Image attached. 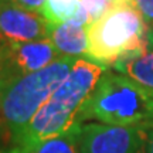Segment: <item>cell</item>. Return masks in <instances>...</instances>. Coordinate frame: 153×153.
Returning a JSON list of instances; mask_svg holds the SVG:
<instances>
[{
  "instance_id": "5b68a950",
  "label": "cell",
  "mask_w": 153,
  "mask_h": 153,
  "mask_svg": "<svg viewBox=\"0 0 153 153\" xmlns=\"http://www.w3.org/2000/svg\"><path fill=\"white\" fill-rule=\"evenodd\" d=\"M148 126L149 122L135 126L82 123L78 153H148Z\"/></svg>"
},
{
  "instance_id": "e0dca14e",
  "label": "cell",
  "mask_w": 153,
  "mask_h": 153,
  "mask_svg": "<svg viewBox=\"0 0 153 153\" xmlns=\"http://www.w3.org/2000/svg\"><path fill=\"white\" fill-rule=\"evenodd\" d=\"M1 48H3V40L0 38V53H1Z\"/></svg>"
},
{
  "instance_id": "52a82bcc",
  "label": "cell",
  "mask_w": 153,
  "mask_h": 153,
  "mask_svg": "<svg viewBox=\"0 0 153 153\" xmlns=\"http://www.w3.org/2000/svg\"><path fill=\"white\" fill-rule=\"evenodd\" d=\"M50 24L40 13L0 0V38L4 43H28L48 38Z\"/></svg>"
},
{
  "instance_id": "7a4b0ae2",
  "label": "cell",
  "mask_w": 153,
  "mask_h": 153,
  "mask_svg": "<svg viewBox=\"0 0 153 153\" xmlns=\"http://www.w3.org/2000/svg\"><path fill=\"white\" fill-rule=\"evenodd\" d=\"M78 58L61 57L27 75L11 76L0 91V139L10 152L34 115L65 79Z\"/></svg>"
},
{
  "instance_id": "3957f363",
  "label": "cell",
  "mask_w": 153,
  "mask_h": 153,
  "mask_svg": "<svg viewBox=\"0 0 153 153\" xmlns=\"http://www.w3.org/2000/svg\"><path fill=\"white\" fill-rule=\"evenodd\" d=\"M85 120L112 126L152 122L153 94L123 74L106 70L76 115V122Z\"/></svg>"
},
{
  "instance_id": "ba28073f",
  "label": "cell",
  "mask_w": 153,
  "mask_h": 153,
  "mask_svg": "<svg viewBox=\"0 0 153 153\" xmlns=\"http://www.w3.org/2000/svg\"><path fill=\"white\" fill-rule=\"evenodd\" d=\"M48 40L53 43L60 57H88V34L87 26L75 19H71L62 24H50Z\"/></svg>"
},
{
  "instance_id": "4fadbf2b",
  "label": "cell",
  "mask_w": 153,
  "mask_h": 153,
  "mask_svg": "<svg viewBox=\"0 0 153 153\" xmlns=\"http://www.w3.org/2000/svg\"><path fill=\"white\" fill-rule=\"evenodd\" d=\"M133 4L139 10L149 28H153V0H133Z\"/></svg>"
},
{
  "instance_id": "8992f818",
  "label": "cell",
  "mask_w": 153,
  "mask_h": 153,
  "mask_svg": "<svg viewBox=\"0 0 153 153\" xmlns=\"http://www.w3.org/2000/svg\"><path fill=\"white\" fill-rule=\"evenodd\" d=\"M61 58L48 38L28 43H4L0 61L4 64L9 78L27 75L51 65Z\"/></svg>"
},
{
  "instance_id": "5bb4252c",
  "label": "cell",
  "mask_w": 153,
  "mask_h": 153,
  "mask_svg": "<svg viewBox=\"0 0 153 153\" xmlns=\"http://www.w3.org/2000/svg\"><path fill=\"white\" fill-rule=\"evenodd\" d=\"M10 1L22 9L36 11V13H43L44 4H45V0H10Z\"/></svg>"
},
{
  "instance_id": "277c9868",
  "label": "cell",
  "mask_w": 153,
  "mask_h": 153,
  "mask_svg": "<svg viewBox=\"0 0 153 153\" xmlns=\"http://www.w3.org/2000/svg\"><path fill=\"white\" fill-rule=\"evenodd\" d=\"M88 60L114 67L123 58L149 48V26L133 4L111 7L87 27Z\"/></svg>"
},
{
  "instance_id": "7c38bea8",
  "label": "cell",
  "mask_w": 153,
  "mask_h": 153,
  "mask_svg": "<svg viewBox=\"0 0 153 153\" xmlns=\"http://www.w3.org/2000/svg\"><path fill=\"white\" fill-rule=\"evenodd\" d=\"M81 6L88 13L92 23L102 14H105L111 7H114V1L112 0H81Z\"/></svg>"
},
{
  "instance_id": "2e32d148",
  "label": "cell",
  "mask_w": 153,
  "mask_h": 153,
  "mask_svg": "<svg viewBox=\"0 0 153 153\" xmlns=\"http://www.w3.org/2000/svg\"><path fill=\"white\" fill-rule=\"evenodd\" d=\"M148 133H149L148 153H153V120H152V122H149V126H148Z\"/></svg>"
},
{
  "instance_id": "6da1fadb",
  "label": "cell",
  "mask_w": 153,
  "mask_h": 153,
  "mask_svg": "<svg viewBox=\"0 0 153 153\" xmlns=\"http://www.w3.org/2000/svg\"><path fill=\"white\" fill-rule=\"evenodd\" d=\"M105 71L106 67L98 62L78 58L68 76L38 109L16 146L7 153H28L41 140L57 136L71 128L76 122L81 106Z\"/></svg>"
},
{
  "instance_id": "ac0fdd59",
  "label": "cell",
  "mask_w": 153,
  "mask_h": 153,
  "mask_svg": "<svg viewBox=\"0 0 153 153\" xmlns=\"http://www.w3.org/2000/svg\"><path fill=\"white\" fill-rule=\"evenodd\" d=\"M0 153H7V152H3V150H0Z\"/></svg>"
},
{
  "instance_id": "9c48e42d",
  "label": "cell",
  "mask_w": 153,
  "mask_h": 153,
  "mask_svg": "<svg viewBox=\"0 0 153 153\" xmlns=\"http://www.w3.org/2000/svg\"><path fill=\"white\" fill-rule=\"evenodd\" d=\"M115 71L120 72L153 94V50L148 48L120 60L114 65Z\"/></svg>"
},
{
  "instance_id": "8fae6325",
  "label": "cell",
  "mask_w": 153,
  "mask_h": 153,
  "mask_svg": "<svg viewBox=\"0 0 153 153\" xmlns=\"http://www.w3.org/2000/svg\"><path fill=\"white\" fill-rule=\"evenodd\" d=\"M81 0H45L43 16L48 24H62L78 14Z\"/></svg>"
},
{
  "instance_id": "30bf717a",
  "label": "cell",
  "mask_w": 153,
  "mask_h": 153,
  "mask_svg": "<svg viewBox=\"0 0 153 153\" xmlns=\"http://www.w3.org/2000/svg\"><path fill=\"white\" fill-rule=\"evenodd\" d=\"M79 122L57 136L44 139L28 153H78V136L81 129Z\"/></svg>"
},
{
  "instance_id": "9a60e30c",
  "label": "cell",
  "mask_w": 153,
  "mask_h": 153,
  "mask_svg": "<svg viewBox=\"0 0 153 153\" xmlns=\"http://www.w3.org/2000/svg\"><path fill=\"white\" fill-rule=\"evenodd\" d=\"M9 79V74H7V70H6L4 64L0 61V91H1V88L4 87V84L7 82Z\"/></svg>"
}]
</instances>
